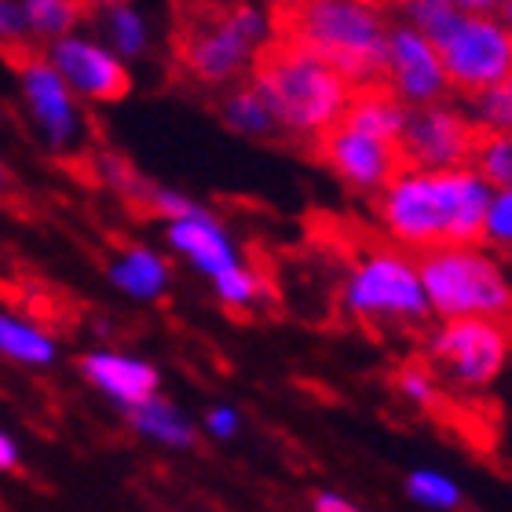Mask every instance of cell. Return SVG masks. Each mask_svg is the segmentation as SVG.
Masks as SVG:
<instances>
[{"instance_id":"cell-1","label":"cell","mask_w":512,"mask_h":512,"mask_svg":"<svg viewBox=\"0 0 512 512\" xmlns=\"http://www.w3.org/2000/svg\"><path fill=\"white\" fill-rule=\"evenodd\" d=\"M491 194L472 169H406L374 194V209L388 235L410 249L476 246Z\"/></svg>"},{"instance_id":"cell-2","label":"cell","mask_w":512,"mask_h":512,"mask_svg":"<svg viewBox=\"0 0 512 512\" xmlns=\"http://www.w3.org/2000/svg\"><path fill=\"white\" fill-rule=\"evenodd\" d=\"M271 33L308 48L352 88L384 85L388 19L363 0H278Z\"/></svg>"},{"instance_id":"cell-3","label":"cell","mask_w":512,"mask_h":512,"mask_svg":"<svg viewBox=\"0 0 512 512\" xmlns=\"http://www.w3.org/2000/svg\"><path fill=\"white\" fill-rule=\"evenodd\" d=\"M249 85L267 103L278 132L304 143L337 125L352 96V85L330 63L275 33L256 48L249 63Z\"/></svg>"},{"instance_id":"cell-4","label":"cell","mask_w":512,"mask_h":512,"mask_svg":"<svg viewBox=\"0 0 512 512\" xmlns=\"http://www.w3.org/2000/svg\"><path fill=\"white\" fill-rule=\"evenodd\" d=\"M267 37L271 19L249 0H183L176 8L172 52L187 81L216 88L246 74Z\"/></svg>"},{"instance_id":"cell-5","label":"cell","mask_w":512,"mask_h":512,"mask_svg":"<svg viewBox=\"0 0 512 512\" xmlns=\"http://www.w3.org/2000/svg\"><path fill=\"white\" fill-rule=\"evenodd\" d=\"M355 253L363 256L348 278V311L370 333H421L428 326V297L414 264L399 249L381 246L355 227Z\"/></svg>"},{"instance_id":"cell-6","label":"cell","mask_w":512,"mask_h":512,"mask_svg":"<svg viewBox=\"0 0 512 512\" xmlns=\"http://www.w3.org/2000/svg\"><path fill=\"white\" fill-rule=\"evenodd\" d=\"M417 278L436 308L447 319H505L509 315V286L494 260L476 253L472 246L417 249Z\"/></svg>"},{"instance_id":"cell-7","label":"cell","mask_w":512,"mask_h":512,"mask_svg":"<svg viewBox=\"0 0 512 512\" xmlns=\"http://www.w3.org/2000/svg\"><path fill=\"white\" fill-rule=\"evenodd\" d=\"M432 44H436L450 92L472 96L480 88L509 81L512 74V37L505 19L461 11L447 26V33Z\"/></svg>"},{"instance_id":"cell-8","label":"cell","mask_w":512,"mask_h":512,"mask_svg":"<svg viewBox=\"0 0 512 512\" xmlns=\"http://www.w3.org/2000/svg\"><path fill=\"white\" fill-rule=\"evenodd\" d=\"M487 128L458 107L428 103V107L406 110L403 132H399V154L406 169L436 172V169H469V158Z\"/></svg>"},{"instance_id":"cell-9","label":"cell","mask_w":512,"mask_h":512,"mask_svg":"<svg viewBox=\"0 0 512 512\" xmlns=\"http://www.w3.org/2000/svg\"><path fill=\"white\" fill-rule=\"evenodd\" d=\"M509 359V326L505 319H450L432 337V363L458 388H483L502 374Z\"/></svg>"},{"instance_id":"cell-10","label":"cell","mask_w":512,"mask_h":512,"mask_svg":"<svg viewBox=\"0 0 512 512\" xmlns=\"http://www.w3.org/2000/svg\"><path fill=\"white\" fill-rule=\"evenodd\" d=\"M311 154L333 176H341L352 191H363V194L384 191L399 172H406L399 143L370 136V132H359V128L344 125V121H337L322 136L311 139Z\"/></svg>"},{"instance_id":"cell-11","label":"cell","mask_w":512,"mask_h":512,"mask_svg":"<svg viewBox=\"0 0 512 512\" xmlns=\"http://www.w3.org/2000/svg\"><path fill=\"white\" fill-rule=\"evenodd\" d=\"M384 88L406 107L443 103L450 92L436 44L406 22H388L384 41Z\"/></svg>"},{"instance_id":"cell-12","label":"cell","mask_w":512,"mask_h":512,"mask_svg":"<svg viewBox=\"0 0 512 512\" xmlns=\"http://www.w3.org/2000/svg\"><path fill=\"white\" fill-rule=\"evenodd\" d=\"M44 59L66 81L74 96H85L92 103H118L128 96L132 77L125 70V59L114 55L107 44L81 37V33H63L48 44Z\"/></svg>"},{"instance_id":"cell-13","label":"cell","mask_w":512,"mask_h":512,"mask_svg":"<svg viewBox=\"0 0 512 512\" xmlns=\"http://www.w3.org/2000/svg\"><path fill=\"white\" fill-rule=\"evenodd\" d=\"M19 77L33 125L41 128L52 147H70L77 139V128H81V110H77V99L66 88V81L37 52L19 59Z\"/></svg>"},{"instance_id":"cell-14","label":"cell","mask_w":512,"mask_h":512,"mask_svg":"<svg viewBox=\"0 0 512 512\" xmlns=\"http://www.w3.org/2000/svg\"><path fill=\"white\" fill-rule=\"evenodd\" d=\"M81 370H85L88 381H96L103 392H110L118 403L128 406L147 403L154 388H158V374L147 363L121 359V355H85Z\"/></svg>"},{"instance_id":"cell-15","label":"cell","mask_w":512,"mask_h":512,"mask_svg":"<svg viewBox=\"0 0 512 512\" xmlns=\"http://www.w3.org/2000/svg\"><path fill=\"white\" fill-rule=\"evenodd\" d=\"M406 110L410 107L399 103V99H395L384 85H366V88H352V96H348V107H344L341 121L344 125L359 128V132H370V136H381V139L399 143Z\"/></svg>"},{"instance_id":"cell-16","label":"cell","mask_w":512,"mask_h":512,"mask_svg":"<svg viewBox=\"0 0 512 512\" xmlns=\"http://www.w3.org/2000/svg\"><path fill=\"white\" fill-rule=\"evenodd\" d=\"M169 242L176 249H183V253L191 256L202 271H209V275H216V271H224V267L235 264V253H231V246H227V238L220 235V227H216L205 213L172 220Z\"/></svg>"},{"instance_id":"cell-17","label":"cell","mask_w":512,"mask_h":512,"mask_svg":"<svg viewBox=\"0 0 512 512\" xmlns=\"http://www.w3.org/2000/svg\"><path fill=\"white\" fill-rule=\"evenodd\" d=\"M22 11H26L33 41H55L63 33H74L88 8L81 0H22Z\"/></svg>"},{"instance_id":"cell-18","label":"cell","mask_w":512,"mask_h":512,"mask_svg":"<svg viewBox=\"0 0 512 512\" xmlns=\"http://www.w3.org/2000/svg\"><path fill=\"white\" fill-rule=\"evenodd\" d=\"M103 30H107V48L121 59H136V55L147 52L150 44V30H147V19L139 15L128 0L121 4H110L107 15H103Z\"/></svg>"},{"instance_id":"cell-19","label":"cell","mask_w":512,"mask_h":512,"mask_svg":"<svg viewBox=\"0 0 512 512\" xmlns=\"http://www.w3.org/2000/svg\"><path fill=\"white\" fill-rule=\"evenodd\" d=\"M224 121L242 136H278L275 118H271V110H267V103L253 85L235 88L224 99Z\"/></svg>"},{"instance_id":"cell-20","label":"cell","mask_w":512,"mask_h":512,"mask_svg":"<svg viewBox=\"0 0 512 512\" xmlns=\"http://www.w3.org/2000/svg\"><path fill=\"white\" fill-rule=\"evenodd\" d=\"M469 169L480 176L487 187H498V191H509V176H512V143L509 132H483L476 150L469 158Z\"/></svg>"},{"instance_id":"cell-21","label":"cell","mask_w":512,"mask_h":512,"mask_svg":"<svg viewBox=\"0 0 512 512\" xmlns=\"http://www.w3.org/2000/svg\"><path fill=\"white\" fill-rule=\"evenodd\" d=\"M132 421H136L139 432H147V436H158V439H165V443H176V447H187V443L194 439L191 428H187V421H183V417L176 414L169 403L154 399V395H150L147 403L136 406Z\"/></svg>"},{"instance_id":"cell-22","label":"cell","mask_w":512,"mask_h":512,"mask_svg":"<svg viewBox=\"0 0 512 512\" xmlns=\"http://www.w3.org/2000/svg\"><path fill=\"white\" fill-rule=\"evenodd\" d=\"M469 99V114L472 121L487 132H509V121H512V85L509 81H498L491 88H480V92H472Z\"/></svg>"},{"instance_id":"cell-23","label":"cell","mask_w":512,"mask_h":512,"mask_svg":"<svg viewBox=\"0 0 512 512\" xmlns=\"http://www.w3.org/2000/svg\"><path fill=\"white\" fill-rule=\"evenodd\" d=\"M165 278H169L165 264H161L158 256L143 253V249L128 253L125 264L114 267V282H118L121 289H128V293H136V297H154V293L165 286Z\"/></svg>"},{"instance_id":"cell-24","label":"cell","mask_w":512,"mask_h":512,"mask_svg":"<svg viewBox=\"0 0 512 512\" xmlns=\"http://www.w3.org/2000/svg\"><path fill=\"white\" fill-rule=\"evenodd\" d=\"M0 352L11 355V359H22V363H48L55 348L33 326H22L11 315H0Z\"/></svg>"},{"instance_id":"cell-25","label":"cell","mask_w":512,"mask_h":512,"mask_svg":"<svg viewBox=\"0 0 512 512\" xmlns=\"http://www.w3.org/2000/svg\"><path fill=\"white\" fill-rule=\"evenodd\" d=\"M33 52V33L22 11V0H0V55L19 63L22 55Z\"/></svg>"},{"instance_id":"cell-26","label":"cell","mask_w":512,"mask_h":512,"mask_svg":"<svg viewBox=\"0 0 512 512\" xmlns=\"http://www.w3.org/2000/svg\"><path fill=\"white\" fill-rule=\"evenodd\" d=\"M216 289H220V297L231 304V308H249L260 293H264V286H260V278L256 275H249V271H242L238 264H231V267H224V271H216Z\"/></svg>"},{"instance_id":"cell-27","label":"cell","mask_w":512,"mask_h":512,"mask_svg":"<svg viewBox=\"0 0 512 512\" xmlns=\"http://www.w3.org/2000/svg\"><path fill=\"white\" fill-rule=\"evenodd\" d=\"M410 494L421 498L428 505H439V509H450V505H458V487L436 472H417L410 476Z\"/></svg>"},{"instance_id":"cell-28","label":"cell","mask_w":512,"mask_h":512,"mask_svg":"<svg viewBox=\"0 0 512 512\" xmlns=\"http://www.w3.org/2000/svg\"><path fill=\"white\" fill-rule=\"evenodd\" d=\"M512 194L498 191L491 194V205H487V220H483V238H494L498 249H509V235H512Z\"/></svg>"},{"instance_id":"cell-29","label":"cell","mask_w":512,"mask_h":512,"mask_svg":"<svg viewBox=\"0 0 512 512\" xmlns=\"http://www.w3.org/2000/svg\"><path fill=\"white\" fill-rule=\"evenodd\" d=\"M465 15H494V19H509L512 0H450Z\"/></svg>"},{"instance_id":"cell-30","label":"cell","mask_w":512,"mask_h":512,"mask_svg":"<svg viewBox=\"0 0 512 512\" xmlns=\"http://www.w3.org/2000/svg\"><path fill=\"white\" fill-rule=\"evenodd\" d=\"M235 425H238V417L231 414V410H213V414H209V428H213L216 436H231Z\"/></svg>"},{"instance_id":"cell-31","label":"cell","mask_w":512,"mask_h":512,"mask_svg":"<svg viewBox=\"0 0 512 512\" xmlns=\"http://www.w3.org/2000/svg\"><path fill=\"white\" fill-rule=\"evenodd\" d=\"M315 509H319V512H359V509H352L348 502H341L337 494H322L319 502H315Z\"/></svg>"},{"instance_id":"cell-32","label":"cell","mask_w":512,"mask_h":512,"mask_svg":"<svg viewBox=\"0 0 512 512\" xmlns=\"http://www.w3.org/2000/svg\"><path fill=\"white\" fill-rule=\"evenodd\" d=\"M19 454H15V443H11L8 436H0V469H15L19 465Z\"/></svg>"},{"instance_id":"cell-33","label":"cell","mask_w":512,"mask_h":512,"mask_svg":"<svg viewBox=\"0 0 512 512\" xmlns=\"http://www.w3.org/2000/svg\"><path fill=\"white\" fill-rule=\"evenodd\" d=\"M85 8H110V4H121V0H81Z\"/></svg>"},{"instance_id":"cell-34","label":"cell","mask_w":512,"mask_h":512,"mask_svg":"<svg viewBox=\"0 0 512 512\" xmlns=\"http://www.w3.org/2000/svg\"><path fill=\"white\" fill-rule=\"evenodd\" d=\"M363 4H370V8H392V4H399V0H363Z\"/></svg>"},{"instance_id":"cell-35","label":"cell","mask_w":512,"mask_h":512,"mask_svg":"<svg viewBox=\"0 0 512 512\" xmlns=\"http://www.w3.org/2000/svg\"><path fill=\"white\" fill-rule=\"evenodd\" d=\"M4 191H8V176H4V169H0V198H4Z\"/></svg>"}]
</instances>
